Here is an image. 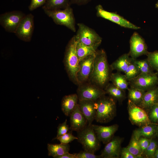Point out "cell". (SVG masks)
Listing matches in <instances>:
<instances>
[{"instance_id":"cell-1","label":"cell","mask_w":158,"mask_h":158,"mask_svg":"<svg viewBox=\"0 0 158 158\" xmlns=\"http://www.w3.org/2000/svg\"><path fill=\"white\" fill-rule=\"evenodd\" d=\"M110 70L105 51L102 49L97 50L89 81L104 89L110 81Z\"/></svg>"},{"instance_id":"cell-2","label":"cell","mask_w":158,"mask_h":158,"mask_svg":"<svg viewBox=\"0 0 158 158\" xmlns=\"http://www.w3.org/2000/svg\"><path fill=\"white\" fill-rule=\"evenodd\" d=\"M96 114L95 120L97 122L106 123L111 121L116 115L115 99L105 95L95 101Z\"/></svg>"},{"instance_id":"cell-3","label":"cell","mask_w":158,"mask_h":158,"mask_svg":"<svg viewBox=\"0 0 158 158\" xmlns=\"http://www.w3.org/2000/svg\"><path fill=\"white\" fill-rule=\"evenodd\" d=\"M76 43L74 36L66 46L63 61L65 68L69 78L74 84L78 85L77 75L79 66L76 49Z\"/></svg>"},{"instance_id":"cell-4","label":"cell","mask_w":158,"mask_h":158,"mask_svg":"<svg viewBox=\"0 0 158 158\" xmlns=\"http://www.w3.org/2000/svg\"><path fill=\"white\" fill-rule=\"evenodd\" d=\"M43 10L56 24L65 26L73 32H75V19L72 9L70 5L63 9Z\"/></svg>"},{"instance_id":"cell-5","label":"cell","mask_w":158,"mask_h":158,"mask_svg":"<svg viewBox=\"0 0 158 158\" xmlns=\"http://www.w3.org/2000/svg\"><path fill=\"white\" fill-rule=\"evenodd\" d=\"M77 132V140L82 145L84 150L95 153L99 150L101 142L97 138L92 124H88Z\"/></svg>"},{"instance_id":"cell-6","label":"cell","mask_w":158,"mask_h":158,"mask_svg":"<svg viewBox=\"0 0 158 158\" xmlns=\"http://www.w3.org/2000/svg\"><path fill=\"white\" fill-rule=\"evenodd\" d=\"M78 29L75 36L77 42L97 50L102 41V38L93 30L82 23H78Z\"/></svg>"},{"instance_id":"cell-7","label":"cell","mask_w":158,"mask_h":158,"mask_svg":"<svg viewBox=\"0 0 158 158\" xmlns=\"http://www.w3.org/2000/svg\"><path fill=\"white\" fill-rule=\"evenodd\" d=\"M78 85L77 94L78 100L95 101L106 94L104 89L89 81Z\"/></svg>"},{"instance_id":"cell-8","label":"cell","mask_w":158,"mask_h":158,"mask_svg":"<svg viewBox=\"0 0 158 158\" xmlns=\"http://www.w3.org/2000/svg\"><path fill=\"white\" fill-rule=\"evenodd\" d=\"M128 109L129 119L133 124L140 127L152 123L147 111L129 99Z\"/></svg>"},{"instance_id":"cell-9","label":"cell","mask_w":158,"mask_h":158,"mask_svg":"<svg viewBox=\"0 0 158 158\" xmlns=\"http://www.w3.org/2000/svg\"><path fill=\"white\" fill-rule=\"evenodd\" d=\"M25 15L20 11L6 12L0 16V24L5 30L15 33L22 19Z\"/></svg>"},{"instance_id":"cell-10","label":"cell","mask_w":158,"mask_h":158,"mask_svg":"<svg viewBox=\"0 0 158 158\" xmlns=\"http://www.w3.org/2000/svg\"><path fill=\"white\" fill-rule=\"evenodd\" d=\"M130 87L146 91L155 87L158 84V77L156 73H140L128 81Z\"/></svg>"},{"instance_id":"cell-11","label":"cell","mask_w":158,"mask_h":158,"mask_svg":"<svg viewBox=\"0 0 158 158\" xmlns=\"http://www.w3.org/2000/svg\"><path fill=\"white\" fill-rule=\"evenodd\" d=\"M96 9L97 15L98 17L110 20L124 28L134 30L140 28V27L133 24L117 13L109 12L104 10L100 4L96 6Z\"/></svg>"},{"instance_id":"cell-12","label":"cell","mask_w":158,"mask_h":158,"mask_svg":"<svg viewBox=\"0 0 158 158\" xmlns=\"http://www.w3.org/2000/svg\"><path fill=\"white\" fill-rule=\"evenodd\" d=\"M34 28V16L28 14L22 19L15 33L20 40L29 42L31 40Z\"/></svg>"},{"instance_id":"cell-13","label":"cell","mask_w":158,"mask_h":158,"mask_svg":"<svg viewBox=\"0 0 158 158\" xmlns=\"http://www.w3.org/2000/svg\"><path fill=\"white\" fill-rule=\"evenodd\" d=\"M130 50L128 53L131 57L136 59L143 55H147L149 52L144 39L136 32L131 37L130 40Z\"/></svg>"},{"instance_id":"cell-14","label":"cell","mask_w":158,"mask_h":158,"mask_svg":"<svg viewBox=\"0 0 158 158\" xmlns=\"http://www.w3.org/2000/svg\"><path fill=\"white\" fill-rule=\"evenodd\" d=\"M95 54L89 55L79 62V68L77 75L78 85L89 81Z\"/></svg>"},{"instance_id":"cell-15","label":"cell","mask_w":158,"mask_h":158,"mask_svg":"<svg viewBox=\"0 0 158 158\" xmlns=\"http://www.w3.org/2000/svg\"><path fill=\"white\" fill-rule=\"evenodd\" d=\"M122 139L113 137L104 147L100 154L103 158H118L120 157Z\"/></svg>"},{"instance_id":"cell-16","label":"cell","mask_w":158,"mask_h":158,"mask_svg":"<svg viewBox=\"0 0 158 158\" xmlns=\"http://www.w3.org/2000/svg\"><path fill=\"white\" fill-rule=\"evenodd\" d=\"M92 126L99 140L104 144H106L111 140L119 127L117 124L109 126L92 124Z\"/></svg>"},{"instance_id":"cell-17","label":"cell","mask_w":158,"mask_h":158,"mask_svg":"<svg viewBox=\"0 0 158 158\" xmlns=\"http://www.w3.org/2000/svg\"><path fill=\"white\" fill-rule=\"evenodd\" d=\"M70 127L71 131H79L88 124L87 121L80 111L78 104L71 113L70 116Z\"/></svg>"},{"instance_id":"cell-18","label":"cell","mask_w":158,"mask_h":158,"mask_svg":"<svg viewBox=\"0 0 158 158\" xmlns=\"http://www.w3.org/2000/svg\"><path fill=\"white\" fill-rule=\"evenodd\" d=\"M78 104L80 111L87 119L88 124H92L95 116V101L78 100Z\"/></svg>"},{"instance_id":"cell-19","label":"cell","mask_w":158,"mask_h":158,"mask_svg":"<svg viewBox=\"0 0 158 158\" xmlns=\"http://www.w3.org/2000/svg\"><path fill=\"white\" fill-rule=\"evenodd\" d=\"M158 102V87H154L145 91L142 100L138 105L147 112L154 104Z\"/></svg>"},{"instance_id":"cell-20","label":"cell","mask_w":158,"mask_h":158,"mask_svg":"<svg viewBox=\"0 0 158 158\" xmlns=\"http://www.w3.org/2000/svg\"><path fill=\"white\" fill-rule=\"evenodd\" d=\"M78 98L77 94H73L64 96L61 102V109L64 114L69 116L78 104Z\"/></svg>"},{"instance_id":"cell-21","label":"cell","mask_w":158,"mask_h":158,"mask_svg":"<svg viewBox=\"0 0 158 158\" xmlns=\"http://www.w3.org/2000/svg\"><path fill=\"white\" fill-rule=\"evenodd\" d=\"M152 124L140 127L135 130L133 131V135L138 139L140 137L151 139L157 134L158 130V128Z\"/></svg>"},{"instance_id":"cell-22","label":"cell","mask_w":158,"mask_h":158,"mask_svg":"<svg viewBox=\"0 0 158 158\" xmlns=\"http://www.w3.org/2000/svg\"><path fill=\"white\" fill-rule=\"evenodd\" d=\"M130 56L129 53L121 56L110 65L111 70L124 73L131 61V57Z\"/></svg>"},{"instance_id":"cell-23","label":"cell","mask_w":158,"mask_h":158,"mask_svg":"<svg viewBox=\"0 0 158 158\" xmlns=\"http://www.w3.org/2000/svg\"><path fill=\"white\" fill-rule=\"evenodd\" d=\"M70 146L68 144H48V155L55 158L68 152L70 150Z\"/></svg>"},{"instance_id":"cell-24","label":"cell","mask_w":158,"mask_h":158,"mask_svg":"<svg viewBox=\"0 0 158 158\" xmlns=\"http://www.w3.org/2000/svg\"><path fill=\"white\" fill-rule=\"evenodd\" d=\"M110 81L115 85L124 91L129 89V83L125 75L121 74L119 72L111 73Z\"/></svg>"},{"instance_id":"cell-25","label":"cell","mask_w":158,"mask_h":158,"mask_svg":"<svg viewBox=\"0 0 158 158\" xmlns=\"http://www.w3.org/2000/svg\"><path fill=\"white\" fill-rule=\"evenodd\" d=\"M76 49L79 62L89 55L95 54L97 50L92 47L77 42Z\"/></svg>"},{"instance_id":"cell-26","label":"cell","mask_w":158,"mask_h":158,"mask_svg":"<svg viewBox=\"0 0 158 158\" xmlns=\"http://www.w3.org/2000/svg\"><path fill=\"white\" fill-rule=\"evenodd\" d=\"M104 89L106 93L118 101L122 100L125 97V91L118 88L112 83H108Z\"/></svg>"},{"instance_id":"cell-27","label":"cell","mask_w":158,"mask_h":158,"mask_svg":"<svg viewBox=\"0 0 158 158\" xmlns=\"http://www.w3.org/2000/svg\"><path fill=\"white\" fill-rule=\"evenodd\" d=\"M69 6V0H47L43 9L55 10L63 9Z\"/></svg>"},{"instance_id":"cell-28","label":"cell","mask_w":158,"mask_h":158,"mask_svg":"<svg viewBox=\"0 0 158 158\" xmlns=\"http://www.w3.org/2000/svg\"><path fill=\"white\" fill-rule=\"evenodd\" d=\"M128 90V99L138 105L141 102L145 91L130 86Z\"/></svg>"},{"instance_id":"cell-29","label":"cell","mask_w":158,"mask_h":158,"mask_svg":"<svg viewBox=\"0 0 158 158\" xmlns=\"http://www.w3.org/2000/svg\"><path fill=\"white\" fill-rule=\"evenodd\" d=\"M138 139L132 135L129 143L126 147L136 158H143V156L138 143Z\"/></svg>"},{"instance_id":"cell-30","label":"cell","mask_w":158,"mask_h":158,"mask_svg":"<svg viewBox=\"0 0 158 158\" xmlns=\"http://www.w3.org/2000/svg\"><path fill=\"white\" fill-rule=\"evenodd\" d=\"M135 59L131 58L128 68L124 73L128 81L135 78L140 73L139 69L135 63Z\"/></svg>"},{"instance_id":"cell-31","label":"cell","mask_w":158,"mask_h":158,"mask_svg":"<svg viewBox=\"0 0 158 158\" xmlns=\"http://www.w3.org/2000/svg\"><path fill=\"white\" fill-rule=\"evenodd\" d=\"M135 62L139 69L140 73L151 74L154 73L153 69L147 59L140 60L135 59Z\"/></svg>"},{"instance_id":"cell-32","label":"cell","mask_w":158,"mask_h":158,"mask_svg":"<svg viewBox=\"0 0 158 158\" xmlns=\"http://www.w3.org/2000/svg\"><path fill=\"white\" fill-rule=\"evenodd\" d=\"M146 55L147 59L152 68L158 72V51L149 52Z\"/></svg>"},{"instance_id":"cell-33","label":"cell","mask_w":158,"mask_h":158,"mask_svg":"<svg viewBox=\"0 0 158 158\" xmlns=\"http://www.w3.org/2000/svg\"><path fill=\"white\" fill-rule=\"evenodd\" d=\"M148 112V115L151 123L158 124V102L154 104Z\"/></svg>"},{"instance_id":"cell-34","label":"cell","mask_w":158,"mask_h":158,"mask_svg":"<svg viewBox=\"0 0 158 158\" xmlns=\"http://www.w3.org/2000/svg\"><path fill=\"white\" fill-rule=\"evenodd\" d=\"M157 148L156 142L151 139L149 146L143 154V157L147 158H154L156 150Z\"/></svg>"},{"instance_id":"cell-35","label":"cell","mask_w":158,"mask_h":158,"mask_svg":"<svg viewBox=\"0 0 158 158\" xmlns=\"http://www.w3.org/2000/svg\"><path fill=\"white\" fill-rule=\"evenodd\" d=\"M77 137H76L73 135L71 132H68L66 134L61 135L57 138V139L61 143L67 144L75 140H78Z\"/></svg>"},{"instance_id":"cell-36","label":"cell","mask_w":158,"mask_h":158,"mask_svg":"<svg viewBox=\"0 0 158 158\" xmlns=\"http://www.w3.org/2000/svg\"><path fill=\"white\" fill-rule=\"evenodd\" d=\"M66 119L62 123L59 124L57 127V133L56 137L53 140L56 139L57 138L62 135L68 131L69 128L67 123Z\"/></svg>"},{"instance_id":"cell-37","label":"cell","mask_w":158,"mask_h":158,"mask_svg":"<svg viewBox=\"0 0 158 158\" xmlns=\"http://www.w3.org/2000/svg\"><path fill=\"white\" fill-rule=\"evenodd\" d=\"M76 158H101V155H96L95 153L85 150L80 151L78 153H74Z\"/></svg>"},{"instance_id":"cell-38","label":"cell","mask_w":158,"mask_h":158,"mask_svg":"<svg viewBox=\"0 0 158 158\" xmlns=\"http://www.w3.org/2000/svg\"><path fill=\"white\" fill-rule=\"evenodd\" d=\"M151 139L140 137L138 139V143L143 157V154L150 144Z\"/></svg>"},{"instance_id":"cell-39","label":"cell","mask_w":158,"mask_h":158,"mask_svg":"<svg viewBox=\"0 0 158 158\" xmlns=\"http://www.w3.org/2000/svg\"><path fill=\"white\" fill-rule=\"evenodd\" d=\"M47 0H31L29 6V9L32 11L43 5L45 3Z\"/></svg>"},{"instance_id":"cell-40","label":"cell","mask_w":158,"mask_h":158,"mask_svg":"<svg viewBox=\"0 0 158 158\" xmlns=\"http://www.w3.org/2000/svg\"><path fill=\"white\" fill-rule=\"evenodd\" d=\"M120 157L121 158H136L126 147L123 148L121 150Z\"/></svg>"},{"instance_id":"cell-41","label":"cell","mask_w":158,"mask_h":158,"mask_svg":"<svg viewBox=\"0 0 158 158\" xmlns=\"http://www.w3.org/2000/svg\"><path fill=\"white\" fill-rule=\"evenodd\" d=\"M56 158H76V157L74 153L71 154L68 152L57 157Z\"/></svg>"},{"instance_id":"cell-42","label":"cell","mask_w":158,"mask_h":158,"mask_svg":"<svg viewBox=\"0 0 158 158\" xmlns=\"http://www.w3.org/2000/svg\"><path fill=\"white\" fill-rule=\"evenodd\" d=\"M89 1V0H71V2L72 3L81 5L86 3Z\"/></svg>"},{"instance_id":"cell-43","label":"cell","mask_w":158,"mask_h":158,"mask_svg":"<svg viewBox=\"0 0 158 158\" xmlns=\"http://www.w3.org/2000/svg\"><path fill=\"white\" fill-rule=\"evenodd\" d=\"M154 158H158V148L157 147L155 152Z\"/></svg>"},{"instance_id":"cell-44","label":"cell","mask_w":158,"mask_h":158,"mask_svg":"<svg viewBox=\"0 0 158 158\" xmlns=\"http://www.w3.org/2000/svg\"><path fill=\"white\" fill-rule=\"evenodd\" d=\"M155 7L156 8H158V1L155 4Z\"/></svg>"},{"instance_id":"cell-45","label":"cell","mask_w":158,"mask_h":158,"mask_svg":"<svg viewBox=\"0 0 158 158\" xmlns=\"http://www.w3.org/2000/svg\"><path fill=\"white\" fill-rule=\"evenodd\" d=\"M157 136H158V131H157Z\"/></svg>"},{"instance_id":"cell-46","label":"cell","mask_w":158,"mask_h":158,"mask_svg":"<svg viewBox=\"0 0 158 158\" xmlns=\"http://www.w3.org/2000/svg\"></svg>"}]
</instances>
